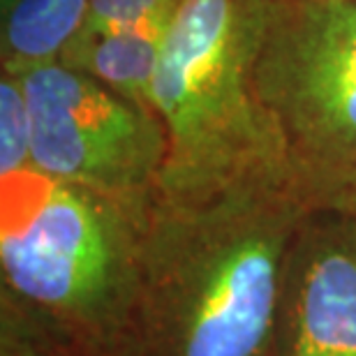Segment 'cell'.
Listing matches in <instances>:
<instances>
[{
    "instance_id": "cell-9",
    "label": "cell",
    "mask_w": 356,
    "mask_h": 356,
    "mask_svg": "<svg viewBox=\"0 0 356 356\" xmlns=\"http://www.w3.org/2000/svg\"><path fill=\"white\" fill-rule=\"evenodd\" d=\"M33 134L24 74L0 67V176L33 169Z\"/></svg>"
},
{
    "instance_id": "cell-10",
    "label": "cell",
    "mask_w": 356,
    "mask_h": 356,
    "mask_svg": "<svg viewBox=\"0 0 356 356\" xmlns=\"http://www.w3.org/2000/svg\"><path fill=\"white\" fill-rule=\"evenodd\" d=\"M0 356H90L58 329L0 294Z\"/></svg>"
},
{
    "instance_id": "cell-1",
    "label": "cell",
    "mask_w": 356,
    "mask_h": 356,
    "mask_svg": "<svg viewBox=\"0 0 356 356\" xmlns=\"http://www.w3.org/2000/svg\"><path fill=\"white\" fill-rule=\"evenodd\" d=\"M305 211L284 169L155 192L113 356H273L282 261Z\"/></svg>"
},
{
    "instance_id": "cell-11",
    "label": "cell",
    "mask_w": 356,
    "mask_h": 356,
    "mask_svg": "<svg viewBox=\"0 0 356 356\" xmlns=\"http://www.w3.org/2000/svg\"><path fill=\"white\" fill-rule=\"evenodd\" d=\"M183 0H88L81 35L111 31H146L172 24Z\"/></svg>"
},
{
    "instance_id": "cell-2",
    "label": "cell",
    "mask_w": 356,
    "mask_h": 356,
    "mask_svg": "<svg viewBox=\"0 0 356 356\" xmlns=\"http://www.w3.org/2000/svg\"><path fill=\"white\" fill-rule=\"evenodd\" d=\"M153 197L35 172L0 176V294L90 356H113L139 282Z\"/></svg>"
},
{
    "instance_id": "cell-4",
    "label": "cell",
    "mask_w": 356,
    "mask_h": 356,
    "mask_svg": "<svg viewBox=\"0 0 356 356\" xmlns=\"http://www.w3.org/2000/svg\"><path fill=\"white\" fill-rule=\"evenodd\" d=\"M254 90L303 204L356 211V0H273Z\"/></svg>"
},
{
    "instance_id": "cell-3",
    "label": "cell",
    "mask_w": 356,
    "mask_h": 356,
    "mask_svg": "<svg viewBox=\"0 0 356 356\" xmlns=\"http://www.w3.org/2000/svg\"><path fill=\"white\" fill-rule=\"evenodd\" d=\"M273 0H183L162 40L153 106L167 134L160 192L192 195L284 169L254 90V60Z\"/></svg>"
},
{
    "instance_id": "cell-7",
    "label": "cell",
    "mask_w": 356,
    "mask_h": 356,
    "mask_svg": "<svg viewBox=\"0 0 356 356\" xmlns=\"http://www.w3.org/2000/svg\"><path fill=\"white\" fill-rule=\"evenodd\" d=\"M165 31L167 26L79 35L60 63L92 76L120 97L155 111V76Z\"/></svg>"
},
{
    "instance_id": "cell-5",
    "label": "cell",
    "mask_w": 356,
    "mask_h": 356,
    "mask_svg": "<svg viewBox=\"0 0 356 356\" xmlns=\"http://www.w3.org/2000/svg\"><path fill=\"white\" fill-rule=\"evenodd\" d=\"M21 74L35 123V172L125 197L158 192L167 165L158 113L63 63Z\"/></svg>"
},
{
    "instance_id": "cell-6",
    "label": "cell",
    "mask_w": 356,
    "mask_h": 356,
    "mask_svg": "<svg viewBox=\"0 0 356 356\" xmlns=\"http://www.w3.org/2000/svg\"><path fill=\"white\" fill-rule=\"evenodd\" d=\"M273 356H356V211L310 209L284 252Z\"/></svg>"
},
{
    "instance_id": "cell-8",
    "label": "cell",
    "mask_w": 356,
    "mask_h": 356,
    "mask_svg": "<svg viewBox=\"0 0 356 356\" xmlns=\"http://www.w3.org/2000/svg\"><path fill=\"white\" fill-rule=\"evenodd\" d=\"M86 14L88 0H0V67L28 72L60 63Z\"/></svg>"
}]
</instances>
